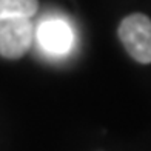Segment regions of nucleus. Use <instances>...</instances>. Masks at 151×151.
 <instances>
[{"instance_id": "7ed1b4c3", "label": "nucleus", "mask_w": 151, "mask_h": 151, "mask_svg": "<svg viewBox=\"0 0 151 151\" xmlns=\"http://www.w3.org/2000/svg\"><path fill=\"white\" fill-rule=\"evenodd\" d=\"M34 36L40 50L52 56H62L68 52L74 43V31L71 25L59 17L43 19L34 29Z\"/></svg>"}, {"instance_id": "20e7f679", "label": "nucleus", "mask_w": 151, "mask_h": 151, "mask_svg": "<svg viewBox=\"0 0 151 151\" xmlns=\"http://www.w3.org/2000/svg\"><path fill=\"white\" fill-rule=\"evenodd\" d=\"M37 0H0V17H26L37 12Z\"/></svg>"}, {"instance_id": "f257e3e1", "label": "nucleus", "mask_w": 151, "mask_h": 151, "mask_svg": "<svg viewBox=\"0 0 151 151\" xmlns=\"http://www.w3.org/2000/svg\"><path fill=\"white\" fill-rule=\"evenodd\" d=\"M119 37L125 50L140 63L151 62V20L143 14H131L122 20Z\"/></svg>"}, {"instance_id": "f03ea898", "label": "nucleus", "mask_w": 151, "mask_h": 151, "mask_svg": "<svg viewBox=\"0 0 151 151\" xmlns=\"http://www.w3.org/2000/svg\"><path fill=\"white\" fill-rule=\"evenodd\" d=\"M34 40V25L26 17H0V56L19 59Z\"/></svg>"}]
</instances>
